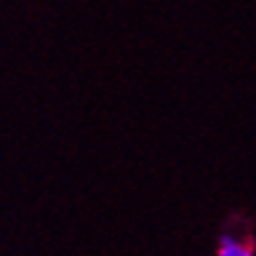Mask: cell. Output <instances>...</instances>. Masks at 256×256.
I'll use <instances>...</instances> for the list:
<instances>
[{
  "label": "cell",
  "mask_w": 256,
  "mask_h": 256,
  "mask_svg": "<svg viewBox=\"0 0 256 256\" xmlns=\"http://www.w3.org/2000/svg\"><path fill=\"white\" fill-rule=\"evenodd\" d=\"M216 256H256V244L252 238L221 233L216 240Z\"/></svg>",
  "instance_id": "cell-1"
}]
</instances>
